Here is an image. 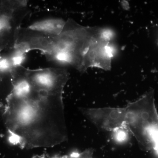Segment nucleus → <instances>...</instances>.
<instances>
[{"label": "nucleus", "instance_id": "nucleus-5", "mask_svg": "<svg viewBox=\"0 0 158 158\" xmlns=\"http://www.w3.org/2000/svg\"><path fill=\"white\" fill-rule=\"evenodd\" d=\"M93 149L91 148H88L82 152H74L68 155L60 157L49 158L42 156H35L32 158H93Z\"/></svg>", "mask_w": 158, "mask_h": 158}, {"label": "nucleus", "instance_id": "nucleus-6", "mask_svg": "<svg viewBox=\"0 0 158 158\" xmlns=\"http://www.w3.org/2000/svg\"><path fill=\"white\" fill-rule=\"evenodd\" d=\"M113 132L114 139L119 143L126 141L128 137V132L123 129H118Z\"/></svg>", "mask_w": 158, "mask_h": 158}, {"label": "nucleus", "instance_id": "nucleus-4", "mask_svg": "<svg viewBox=\"0 0 158 158\" xmlns=\"http://www.w3.org/2000/svg\"><path fill=\"white\" fill-rule=\"evenodd\" d=\"M66 22L60 18H48L34 22L27 28L51 36H58L62 33Z\"/></svg>", "mask_w": 158, "mask_h": 158}, {"label": "nucleus", "instance_id": "nucleus-2", "mask_svg": "<svg viewBox=\"0 0 158 158\" xmlns=\"http://www.w3.org/2000/svg\"><path fill=\"white\" fill-rule=\"evenodd\" d=\"M154 95V90H151L125 107L85 109L83 113L103 129L126 130L145 149L154 150L158 140V113Z\"/></svg>", "mask_w": 158, "mask_h": 158}, {"label": "nucleus", "instance_id": "nucleus-1", "mask_svg": "<svg viewBox=\"0 0 158 158\" xmlns=\"http://www.w3.org/2000/svg\"><path fill=\"white\" fill-rule=\"evenodd\" d=\"M12 85L3 113L10 143L32 149L66 141L63 90L34 83L26 73L15 79Z\"/></svg>", "mask_w": 158, "mask_h": 158}, {"label": "nucleus", "instance_id": "nucleus-3", "mask_svg": "<svg viewBox=\"0 0 158 158\" xmlns=\"http://www.w3.org/2000/svg\"><path fill=\"white\" fill-rule=\"evenodd\" d=\"M19 8L16 2L0 1V52L15 40L18 28L14 27V16Z\"/></svg>", "mask_w": 158, "mask_h": 158}]
</instances>
